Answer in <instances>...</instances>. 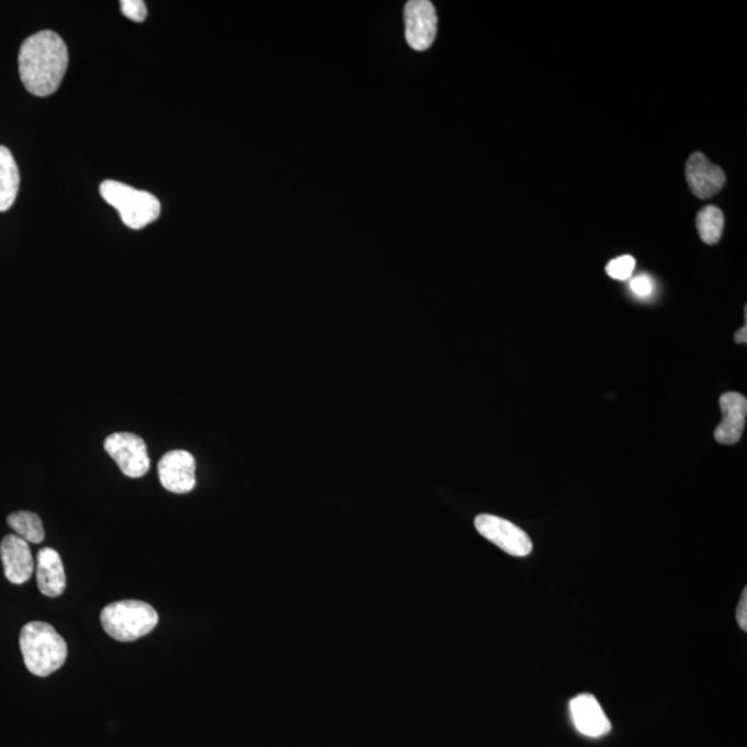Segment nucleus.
Here are the masks:
<instances>
[{
  "instance_id": "20",
  "label": "nucleus",
  "mask_w": 747,
  "mask_h": 747,
  "mask_svg": "<svg viewBox=\"0 0 747 747\" xmlns=\"http://www.w3.org/2000/svg\"><path fill=\"white\" fill-rule=\"evenodd\" d=\"M736 619H738V624L744 632L747 630V588L744 590V595H742L739 605H738V611H736Z\"/></svg>"
},
{
  "instance_id": "13",
  "label": "nucleus",
  "mask_w": 747,
  "mask_h": 747,
  "mask_svg": "<svg viewBox=\"0 0 747 747\" xmlns=\"http://www.w3.org/2000/svg\"><path fill=\"white\" fill-rule=\"evenodd\" d=\"M36 581L45 597H60L66 591L67 579L65 566L56 550L42 548L36 558Z\"/></svg>"
},
{
  "instance_id": "14",
  "label": "nucleus",
  "mask_w": 747,
  "mask_h": 747,
  "mask_svg": "<svg viewBox=\"0 0 747 747\" xmlns=\"http://www.w3.org/2000/svg\"><path fill=\"white\" fill-rule=\"evenodd\" d=\"M20 189L18 162L9 148L0 146V212L12 208Z\"/></svg>"
},
{
  "instance_id": "5",
  "label": "nucleus",
  "mask_w": 747,
  "mask_h": 747,
  "mask_svg": "<svg viewBox=\"0 0 747 747\" xmlns=\"http://www.w3.org/2000/svg\"><path fill=\"white\" fill-rule=\"evenodd\" d=\"M104 449L128 478H142L150 469L151 461L146 443L137 434L128 432L110 434L105 439Z\"/></svg>"
},
{
  "instance_id": "17",
  "label": "nucleus",
  "mask_w": 747,
  "mask_h": 747,
  "mask_svg": "<svg viewBox=\"0 0 747 747\" xmlns=\"http://www.w3.org/2000/svg\"><path fill=\"white\" fill-rule=\"evenodd\" d=\"M635 269V259L630 256L619 257L607 264V274L619 282H626Z\"/></svg>"
},
{
  "instance_id": "9",
  "label": "nucleus",
  "mask_w": 747,
  "mask_h": 747,
  "mask_svg": "<svg viewBox=\"0 0 747 747\" xmlns=\"http://www.w3.org/2000/svg\"><path fill=\"white\" fill-rule=\"evenodd\" d=\"M686 178L693 195L701 200L713 197L727 180L723 169L710 162L702 152H693L687 161Z\"/></svg>"
},
{
  "instance_id": "7",
  "label": "nucleus",
  "mask_w": 747,
  "mask_h": 747,
  "mask_svg": "<svg viewBox=\"0 0 747 747\" xmlns=\"http://www.w3.org/2000/svg\"><path fill=\"white\" fill-rule=\"evenodd\" d=\"M406 39L411 49L428 50L438 34L437 10L428 0H411L405 8Z\"/></svg>"
},
{
  "instance_id": "19",
  "label": "nucleus",
  "mask_w": 747,
  "mask_h": 747,
  "mask_svg": "<svg viewBox=\"0 0 747 747\" xmlns=\"http://www.w3.org/2000/svg\"><path fill=\"white\" fill-rule=\"evenodd\" d=\"M630 288H632L635 295L641 296V298H645V296H649L652 291H654V282H652L649 275L641 274L632 280V283H630Z\"/></svg>"
},
{
  "instance_id": "12",
  "label": "nucleus",
  "mask_w": 747,
  "mask_h": 747,
  "mask_svg": "<svg viewBox=\"0 0 747 747\" xmlns=\"http://www.w3.org/2000/svg\"><path fill=\"white\" fill-rule=\"evenodd\" d=\"M720 407L723 411V422L715 428V442L722 444L738 443L746 423V397L738 392H727L720 397Z\"/></svg>"
},
{
  "instance_id": "3",
  "label": "nucleus",
  "mask_w": 747,
  "mask_h": 747,
  "mask_svg": "<svg viewBox=\"0 0 747 747\" xmlns=\"http://www.w3.org/2000/svg\"><path fill=\"white\" fill-rule=\"evenodd\" d=\"M100 194L120 212L122 222L129 229H145L160 217V200L151 193L142 192L115 180H105L100 184Z\"/></svg>"
},
{
  "instance_id": "10",
  "label": "nucleus",
  "mask_w": 747,
  "mask_h": 747,
  "mask_svg": "<svg viewBox=\"0 0 747 747\" xmlns=\"http://www.w3.org/2000/svg\"><path fill=\"white\" fill-rule=\"evenodd\" d=\"M4 576L13 585H24L34 575L35 563L31 548L25 540L9 534L0 544Z\"/></svg>"
},
{
  "instance_id": "16",
  "label": "nucleus",
  "mask_w": 747,
  "mask_h": 747,
  "mask_svg": "<svg viewBox=\"0 0 747 747\" xmlns=\"http://www.w3.org/2000/svg\"><path fill=\"white\" fill-rule=\"evenodd\" d=\"M697 227L704 244H709V246L717 244L723 236V211L714 205L704 206L697 216Z\"/></svg>"
},
{
  "instance_id": "18",
  "label": "nucleus",
  "mask_w": 747,
  "mask_h": 747,
  "mask_svg": "<svg viewBox=\"0 0 747 747\" xmlns=\"http://www.w3.org/2000/svg\"><path fill=\"white\" fill-rule=\"evenodd\" d=\"M121 10L125 18L136 23H143L147 18V8L143 0H122Z\"/></svg>"
},
{
  "instance_id": "1",
  "label": "nucleus",
  "mask_w": 747,
  "mask_h": 747,
  "mask_svg": "<svg viewBox=\"0 0 747 747\" xmlns=\"http://www.w3.org/2000/svg\"><path fill=\"white\" fill-rule=\"evenodd\" d=\"M67 67V45L61 36L53 31H41L26 38L20 47L21 82L34 97L47 98L57 92Z\"/></svg>"
},
{
  "instance_id": "11",
  "label": "nucleus",
  "mask_w": 747,
  "mask_h": 747,
  "mask_svg": "<svg viewBox=\"0 0 747 747\" xmlns=\"http://www.w3.org/2000/svg\"><path fill=\"white\" fill-rule=\"evenodd\" d=\"M569 708L571 720L580 734L590 738H601L611 733V722L603 713L600 702L590 693H582L571 699Z\"/></svg>"
},
{
  "instance_id": "21",
  "label": "nucleus",
  "mask_w": 747,
  "mask_h": 747,
  "mask_svg": "<svg viewBox=\"0 0 747 747\" xmlns=\"http://www.w3.org/2000/svg\"><path fill=\"white\" fill-rule=\"evenodd\" d=\"M735 342L736 343H746L747 342V328L742 327L738 332L735 333Z\"/></svg>"
},
{
  "instance_id": "6",
  "label": "nucleus",
  "mask_w": 747,
  "mask_h": 747,
  "mask_svg": "<svg viewBox=\"0 0 747 747\" xmlns=\"http://www.w3.org/2000/svg\"><path fill=\"white\" fill-rule=\"evenodd\" d=\"M475 528L482 536L512 556H528L533 551L528 533L507 519L482 513L475 519Z\"/></svg>"
},
{
  "instance_id": "4",
  "label": "nucleus",
  "mask_w": 747,
  "mask_h": 747,
  "mask_svg": "<svg viewBox=\"0 0 747 747\" xmlns=\"http://www.w3.org/2000/svg\"><path fill=\"white\" fill-rule=\"evenodd\" d=\"M102 626L111 638L121 643L145 637L157 627L158 613L156 609L146 602L125 600L111 603L102 612Z\"/></svg>"
},
{
  "instance_id": "8",
  "label": "nucleus",
  "mask_w": 747,
  "mask_h": 747,
  "mask_svg": "<svg viewBox=\"0 0 747 747\" xmlns=\"http://www.w3.org/2000/svg\"><path fill=\"white\" fill-rule=\"evenodd\" d=\"M161 485L174 495H185L195 487V460L185 450H173L158 463Z\"/></svg>"
},
{
  "instance_id": "2",
  "label": "nucleus",
  "mask_w": 747,
  "mask_h": 747,
  "mask_svg": "<svg viewBox=\"0 0 747 747\" xmlns=\"http://www.w3.org/2000/svg\"><path fill=\"white\" fill-rule=\"evenodd\" d=\"M24 664L36 677H49L65 666L68 648L65 638L45 622L25 624L20 634Z\"/></svg>"
},
{
  "instance_id": "15",
  "label": "nucleus",
  "mask_w": 747,
  "mask_h": 747,
  "mask_svg": "<svg viewBox=\"0 0 747 747\" xmlns=\"http://www.w3.org/2000/svg\"><path fill=\"white\" fill-rule=\"evenodd\" d=\"M8 524L13 529L15 536L25 540L26 543L39 544L44 542V523L34 512L18 511L10 513Z\"/></svg>"
}]
</instances>
